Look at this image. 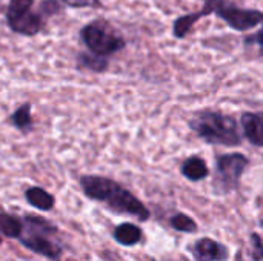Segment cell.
Wrapping results in <instances>:
<instances>
[{
    "mask_svg": "<svg viewBox=\"0 0 263 261\" xmlns=\"http://www.w3.org/2000/svg\"><path fill=\"white\" fill-rule=\"evenodd\" d=\"M80 186L86 197L105 203L117 214L133 215L140 222H146L149 218L148 208L128 189L111 178L100 175H83L80 178Z\"/></svg>",
    "mask_w": 263,
    "mask_h": 261,
    "instance_id": "6da1fadb",
    "label": "cell"
},
{
    "mask_svg": "<svg viewBox=\"0 0 263 261\" xmlns=\"http://www.w3.org/2000/svg\"><path fill=\"white\" fill-rule=\"evenodd\" d=\"M190 128L199 138L213 146L237 148L242 143L236 118L220 111H199L190 120Z\"/></svg>",
    "mask_w": 263,
    "mask_h": 261,
    "instance_id": "7a4b0ae2",
    "label": "cell"
},
{
    "mask_svg": "<svg viewBox=\"0 0 263 261\" xmlns=\"http://www.w3.org/2000/svg\"><path fill=\"white\" fill-rule=\"evenodd\" d=\"M22 223L23 228L18 238L23 246L49 260H59L62 257L63 248L59 240V231L52 223L31 214L25 215Z\"/></svg>",
    "mask_w": 263,
    "mask_h": 261,
    "instance_id": "3957f363",
    "label": "cell"
},
{
    "mask_svg": "<svg viewBox=\"0 0 263 261\" xmlns=\"http://www.w3.org/2000/svg\"><path fill=\"white\" fill-rule=\"evenodd\" d=\"M80 38L88 51L109 57L125 48V38L105 20H94L80 29Z\"/></svg>",
    "mask_w": 263,
    "mask_h": 261,
    "instance_id": "277c9868",
    "label": "cell"
},
{
    "mask_svg": "<svg viewBox=\"0 0 263 261\" xmlns=\"http://www.w3.org/2000/svg\"><path fill=\"white\" fill-rule=\"evenodd\" d=\"M250 160L240 152L222 154L216 157V175H214V192L230 194L240 186V178L248 168Z\"/></svg>",
    "mask_w": 263,
    "mask_h": 261,
    "instance_id": "5b68a950",
    "label": "cell"
},
{
    "mask_svg": "<svg viewBox=\"0 0 263 261\" xmlns=\"http://www.w3.org/2000/svg\"><path fill=\"white\" fill-rule=\"evenodd\" d=\"M213 14L220 17L234 31H248L263 22V11L236 6L230 0H205Z\"/></svg>",
    "mask_w": 263,
    "mask_h": 261,
    "instance_id": "8992f818",
    "label": "cell"
},
{
    "mask_svg": "<svg viewBox=\"0 0 263 261\" xmlns=\"http://www.w3.org/2000/svg\"><path fill=\"white\" fill-rule=\"evenodd\" d=\"M34 0H9L6 22L12 32L20 35H35L43 28V17L32 11Z\"/></svg>",
    "mask_w": 263,
    "mask_h": 261,
    "instance_id": "52a82bcc",
    "label": "cell"
},
{
    "mask_svg": "<svg viewBox=\"0 0 263 261\" xmlns=\"http://www.w3.org/2000/svg\"><path fill=\"white\" fill-rule=\"evenodd\" d=\"M191 254L196 261H227L230 257L228 248L210 237L196 240L191 246Z\"/></svg>",
    "mask_w": 263,
    "mask_h": 261,
    "instance_id": "ba28073f",
    "label": "cell"
},
{
    "mask_svg": "<svg viewBox=\"0 0 263 261\" xmlns=\"http://www.w3.org/2000/svg\"><path fill=\"white\" fill-rule=\"evenodd\" d=\"M240 126L251 145L263 148V112H243Z\"/></svg>",
    "mask_w": 263,
    "mask_h": 261,
    "instance_id": "9c48e42d",
    "label": "cell"
},
{
    "mask_svg": "<svg viewBox=\"0 0 263 261\" xmlns=\"http://www.w3.org/2000/svg\"><path fill=\"white\" fill-rule=\"evenodd\" d=\"M211 14H213V11H211L210 5L203 0V6H202L199 11L191 12V14H186V15H182V17H179V18L174 20V25H173V34H174V37H176V38H183V37H186V34L191 31V28H193L200 18H203V17H206V15H211Z\"/></svg>",
    "mask_w": 263,
    "mask_h": 261,
    "instance_id": "30bf717a",
    "label": "cell"
},
{
    "mask_svg": "<svg viewBox=\"0 0 263 261\" xmlns=\"http://www.w3.org/2000/svg\"><path fill=\"white\" fill-rule=\"evenodd\" d=\"M180 172L185 178H188L190 182H200L203 178H206L210 175V168L206 165V162L197 155H193L190 158H186L182 166H180Z\"/></svg>",
    "mask_w": 263,
    "mask_h": 261,
    "instance_id": "8fae6325",
    "label": "cell"
},
{
    "mask_svg": "<svg viewBox=\"0 0 263 261\" xmlns=\"http://www.w3.org/2000/svg\"><path fill=\"white\" fill-rule=\"evenodd\" d=\"M77 62H79L80 68H83L86 71H91V72H96V74L105 72L108 69V66H109L108 57L99 55V54L91 52V51H85V52L79 54Z\"/></svg>",
    "mask_w": 263,
    "mask_h": 261,
    "instance_id": "7c38bea8",
    "label": "cell"
},
{
    "mask_svg": "<svg viewBox=\"0 0 263 261\" xmlns=\"http://www.w3.org/2000/svg\"><path fill=\"white\" fill-rule=\"evenodd\" d=\"M25 197L28 200V203L40 211H49L54 208V197L46 192L43 188H39V186H32V188H28L26 192H25Z\"/></svg>",
    "mask_w": 263,
    "mask_h": 261,
    "instance_id": "4fadbf2b",
    "label": "cell"
},
{
    "mask_svg": "<svg viewBox=\"0 0 263 261\" xmlns=\"http://www.w3.org/2000/svg\"><path fill=\"white\" fill-rule=\"evenodd\" d=\"M114 238L117 243H120L123 246H134V245L140 243V240H142V229L133 223H123L116 228Z\"/></svg>",
    "mask_w": 263,
    "mask_h": 261,
    "instance_id": "5bb4252c",
    "label": "cell"
},
{
    "mask_svg": "<svg viewBox=\"0 0 263 261\" xmlns=\"http://www.w3.org/2000/svg\"><path fill=\"white\" fill-rule=\"evenodd\" d=\"M11 123L22 132H29L32 129V115H31V105L23 103L18 106L12 115H11Z\"/></svg>",
    "mask_w": 263,
    "mask_h": 261,
    "instance_id": "9a60e30c",
    "label": "cell"
},
{
    "mask_svg": "<svg viewBox=\"0 0 263 261\" xmlns=\"http://www.w3.org/2000/svg\"><path fill=\"white\" fill-rule=\"evenodd\" d=\"M22 228H23V223L20 218L6 212H0V232L5 237L18 238L22 234Z\"/></svg>",
    "mask_w": 263,
    "mask_h": 261,
    "instance_id": "2e32d148",
    "label": "cell"
},
{
    "mask_svg": "<svg viewBox=\"0 0 263 261\" xmlns=\"http://www.w3.org/2000/svg\"><path fill=\"white\" fill-rule=\"evenodd\" d=\"M170 223H171V226H173L176 231H179V232L193 234V232H196V231H197V225H196V222H194L191 217H188L186 214H182V212H179V214L173 215Z\"/></svg>",
    "mask_w": 263,
    "mask_h": 261,
    "instance_id": "e0dca14e",
    "label": "cell"
},
{
    "mask_svg": "<svg viewBox=\"0 0 263 261\" xmlns=\"http://www.w3.org/2000/svg\"><path fill=\"white\" fill-rule=\"evenodd\" d=\"M251 243H253V251H251L253 260L260 261L263 258V243L260 235L256 234V232H253L251 234Z\"/></svg>",
    "mask_w": 263,
    "mask_h": 261,
    "instance_id": "ac0fdd59",
    "label": "cell"
},
{
    "mask_svg": "<svg viewBox=\"0 0 263 261\" xmlns=\"http://www.w3.org/2000/svg\"><path fill=\"white\" fill-rule=\"evenodd\" d=\"M60 2L71 8H99L102 5L100 0H60Z\"/></svg>",
    "mask_w": 263,
    "mask_h": 261,
    "instance_id": "d6986e66",
    "label": "cell"
},
{
    "mask_svg": "<svg viewBox=\"0 0 263 261\" xmlns=\"http://www.w3.org/2000/svg\"><path fill=\"white\" fill-rule=\"evenodd\" d=\"M245 43H247V45H256V46L259 48L260 54L263 55V22H262V28H260L256 34L248 35V37L245 38Z\"/></svg>",
    "mask_w": 263,
    "mask_h": 261,
    "instance_id": "ffe728a7",
    "label": "cell"
},
{
    "mask_svg": "<svg viewBox=\"0 0 263 261\" xmlns=\"http://www.w3.org/2000/svg\"><path fill=\"white\" fill-rule=\"evenodd\" d=\"M234 261H245L243 260V255H242V252H240V251L237 252V255H236V260Z\"/></svg>",
    "mask_w": 263,
    "mask_h": 261,
    "instance_id": "44dd1931",
    "label": "cell"
},
{
    "mask_svg": "<svg viewBox=\"0 0 263 261\" xmlns=\"http://www.w3.org/2000/svg\"><path fill=\"white\" fill-rule=\"evenodd\" d=\"M260 226H262V228H263V220H260Z\"/></svg>",
    "mask_w": 263,
    "mask_h": 261,
    "instance_id": "7402d4cb",
    "label": "cell"
},
{
    "mask_svg": "<svg viewBox=\"0 0 263 261\" xmlns=\"http://www.w3.org/2000/svg\"><path fill=\"white\" fill-rule=\"evenodd\" d=\"M0 245H2V238H0Z\"/></svg>",
    "mask_w": 263,
    "mask_h": 261,
    "instance_id": "603a6c76",
    "label": "cell"
}]
</instances>
